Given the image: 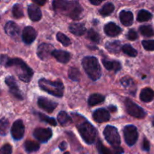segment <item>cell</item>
<instances>
[{"instance_id": "cell-4", "label": "cell", "mask_w": 154, "mask_h": 154, "mask_svg": "<svg viewBox=\"0 0 154 154\" xmlns=\"http://www.w3.org/2000/svg\"><path fill=\"white\" fill-rule=\"evenodd\" d=\"M82 66L89 78L97 81L102 75V69L97 59L94 57H86L82 60Z\"/></svg>"}, {"instance_id": "cell-24", "label": "cell", "mask_w": 154, "mask_h": 154, "mask_svg": "<svg viewBox=\"0 0 154 154\" xmlns=\"http://www.w3.org/2000/svg\"><path fill=\"white\" fill-rule=\"evenodd\" d=\"M154 99V91L152 89L144 88L140 93V99L144 102H150Z\"/></svg>"}, {"instance_id": "cell-10", "label": "cell", "mask_w": 154, "mask_h": 154, "mask_svg": "<svg viewBox=\"0 0 154 154\" xmlns=\"http://www.w3.org/2000/svg\"><path fill=\"white\" fill-rule=\"evenodd\" d=\"M5 84L9 88V92L11 94L15 97L16 99H20V100H23V97L21 91L20 90L19 87H17V84L15 80V78L13 76H8L5 78Z\"/></svg>"}, {"instance_id": "cell-39", "label": "cell", "mask_w": 154, "mask_h": 154, "mask_svg": "<svg viewBox=\"0 0 154 154\" xmlns=\"http://www.w3.org/2000/svg\"><path fill=\"white\" fill-rule=\"evenodd\" d=\"M120 82H121L122 85L126 88H129V87H132L134 86L133 80L129 77H124L122 78Z\"/></svg>"}, {"instance_id": "cell-16", "label": "cell", "mask_w": 154, "mask_h": 154, "mask_svg": "<svg viewBox=\"0 0 154 154\" xmlns=\"http://www.w3.org/2000/svg\"><path fill=\"white\" fill-rule=\"evenodd\" d=\"M104 31L107 35L110 36V37H115L121 33L122 29L115 23L110 22L105 24L104 26Z\"/></svg>"}, {"instance_id": "cell-28", "label": "cell", "mask_w": 154, "mask_h": 154, "mask_svg": "<svg viewBox=\"0 0 154 154\" xmlns=\"http://www.w3.org/2000/svg\"><path fill=\"white\" fill-rule=\"evenodd\" d=\"M24 147L27 153H32V152L37 151L40 147V144L31 140H27L24 144Z\"/></svg>"}, {"instance_id": "cell-35", "label": "cell", "mask_w": 154, "mask_h": 154, "mask_svg": "<svg viewBox=\"0 0 154 154\" xmlns=\"http://www.w3.org/2000/svg\"><path fill=\"white\" fill-rule=\"evenodd\" d=\"M12 14L15 18H20L23 17V6L20 4H15L12 8Z\"/></svg>"}, {"instance_id": "cell-47", "label": "cell", "mask_w": 154, "mask_h": 154, "mask_svg": "<svg viewBox=\"0 0 154 154\" xmlns=\"http://www.w3.org/2000/svg\"><path fill=\"white\" fill-rule=\"evenodd\" d=\"M90 3H91L92 5H98L102 3V1H94V0H90Z\"/></svg>"}, {"instance_id": "cell-14", "label": "cell", "mask_w": 154, "mask_h": 154, "mask_svg": "<svg viewBox=\"0 0 154 154\" xmlns=\"http://www.w3.org/2000/svg\"><path fill=\"white\" fill-rule=\"evenodd\" d=\"M37 37V32L33 27L26 26L23 30L22 38L23 41L26 45H30L35 40Z\"/></svg>"}, {"instance_id": "cell-6", "label": "cell", "mask_w": 154, "mask_h": 154, "mask_svg": "<svg viewBox=\"0 0 154 154\" xmlns=\"http://www.w3.org/2000/svg\"><path fill=\"white\" fill-rule=\"evenodd\" d=\"M104 136L106 141L114 147H120L121 143L120 136L118 130L116 127L112 126H107L104 129Z\"/></svg>"}, {"instance_id": "cell-37", "label": "cell", "mask_w": 154, "mask_h": 154, "mask_svg": "<svg viewBox=\"0 0 154 154\" xmlns=\"http://www.w3.org/2000/svg\"><path fill=\"white\" fill-rule=\"evenodd\" d=\"M9 128V122L7 119L2 118L0 120V133L2 135H5L8 133Z\"/></svg>"}, {"instance_id": "cell-40", "label": "cell", "mask_w": 154, "mask_h": 154, "mask_svg": "<svg viewBox=\"0 0 154 154\" xmlns=\"http://www.w3.org/2000/svg\"><path fill=\"white\" fill-rule=\"evenodd\" d=\"M142 45L146 51H154V40H144L142 42Z\"/></svg>"}, {"instance_id": "cell-31", "label": "cell", "mask_w": 154, "mask_h": 154, "mask_svg": "<svg viewBox=\"0 0 154 154\" xmlns=\"http://www.w3.org/2000/svg\"><path fill=\"white\" fill-rule=\"evenodd\" d=\"M139 31L141 34L145 37H151L154 35L153 27L150 25L141 26L139 28Z\"/></svg>"}, {"instance_id": "cell-17", "label": "cell", "mask_w": 154, "mask_h": 154, "mask_svg": "<svg viewBox=\"0 0 154 154\" xmlns=\"http://www.w3.org/2000/svg\"><path fill=\"white\" fill-rule=\"evenodd\" d=\"M28 14L30 20L32 21L40 20L42 17L40 8L35 4H31L28 6Z\"/></svg>"}, {"instance_id": "cell-11", "label": "cell", "mask_w": 154, "mask_h": 154, "mask_svg": "<svg viewBox=\"0 0 154 154\" xmlns=\"http://www.w3.org/2000/svg\"><path fill=\"white\" fill-rule=\"evenodd\" d=\"M52 135V130L49 128H37L33 132L35 138L42 143L48 142L51 138Z\"/></svg>"}, {"instance_id": "cell-26", "label": "cell", "mask_w": 154, "mask_h": 154, "mask_svg": "<svg viewBox=\"0 0 154 154\" xmlns=\"http://www.w3.org/2000/svg\"><path fill=\"white\" fill-rule=\"evenodd\" d=\"M57 120H58L60 124L63 126H68L72 122L70 116L66 111H60L57 115Z\"/></svg>"}, {"instance_id": "cell-12", "label": "cell", "mask_w": 154, "mask_h": 154, "mask_svg": "<svg viewBox=\"0 0 154 154\" xmlns=\"http://www.w3.org/2000/svg\"><path fill=\"white\" fill-rule=\"evenodd\" d=\"M25 132V126L21 120H17L12 125L11 133L13 138L16 141L21 140L24 135Z\"/></svg>"}, {"instance_id": "cell-1", "label": "cell", "mask_w": 154, "mask_h": 154, "mask_svg": "<svg viewBox=\"0 0 154 154\" xmlns=\"http://www.w3.org/2000/svg\"><path fill=\"white\" fill-rule=\"evenodd\" d=\"M2 65L5 67H13L18 78L23 82H29L33 76V71L26 63L20 58H8L7 56L2 55Z\"/></svg>"}, {"instance_id": "cell-49", "label": "cell", "mask_w": 154, "mask_h": 154, "mask_svg": "<svg viewBox=\"0 0 154 154\" xmlns=\"http://www.w3.org/2000/svg\"><path fill=\"white\" fill-rule=\"evenodd\" d=\"M64 154H70V153H69V152H66Z\"/></svg>"}, {"instance_id": "cell-21", "label": "cell", "mask_w": 154, "mask_h": 154, "mask_svg": "<svg viewBox=\"0 0 154 154\" xmlns=\"http://www.w3.org/2000/svg\"><path fill=\"white\" fill-rule=\"evenodd\" d=\"M98 150L100 154H122L123 153V149L122 147H114L109 149L104 146L101 141L98 142Z\"/></svg>"}, {"instance_id": "cell-25", "label": "cell", "mask_w": 154, "mask_h": 154, "mask_svg": "<svg viewBox=\"0 0 154 154\" xmlns=\"http://www.w3.org/2000/svg\"><path fill=\"white\" fill-rule=\"evenodd\" d=\"M105 48L112 54H118L122 49L121 43L120 41H114V42H108L105 44Z\"/></svg>"}, {"instance_id": "cell-7", "label": "cell", "mask_w": 154, "mask_h": 154, "mask_svg": "<svg viewBox=\"0 0 154 154\" xmlns=\"http://www.w3.org/2000/svg\"><path fill=\"white\" fill-rule=\"evenodd\" d=\"M125 106L126 111L129 115L138 119H143L146 117V112L141 107L135 104L130 99H126L125 100Z\"/></svg>"}, {"instance_id": "cell-18", "label": "cell", "mask_w": 154, "mask_h": 154, "mask_svg": "<svg viewBox=\"0 0 154 154\" xmlns=\"http://www.w3.org/2000/svg\"><path fill=\"white\" fill-rule=\"evenodd\" d=\"M5 31L8 35L14 38L17 37L20 34L19 26L13 21H8L6 23L5 26Z\"/></svg>"}, {"instance_id": "cell-5", "label": "cell", "mask_w": 154, "mask_h": 154, "mask_svg": "<svg viewBox=\"0 0 154 154\" xmlns=\"http://www.w3.org/2000/svg\"><path fill=\"white\" fill-rule=\"evenodd\" d=\"M38 85L39 87L46 93L57 98L63 97L64 85L60 80L52 81L45 78H41L38 81Z\"/></svg>"}, {"instance_id": "cell-41", "label": "cell", "mask_w": 154, "mask_h": 154, "mask_svg": "<svg viewBox=\"0 0 154 154\" xmlns=\"http://www.w3.org/2000/svg\"><path fill=\"white\" fill-rule=\"evenodd\" d=\"M12 153V147L11 144H5L2 146L1 148L2 154H11Z\"/></svg>"}, {"instance_id": "cell-34", "label": "cell", "mask_w": 154, "mask_h": 154, "mask_svg": "<svg viewBox=\"0 0 154 154\" xmlns=\"http://www.w3.org/2000/svg\"><path fill=\"white\" fill-rule=\"evenodd\" d=\"M122 51L124 54H127L129 57H135L138 55V52H137L136 50L133 48L132 46H131L130 45H124L122 47Z\"/></svg>"}, {"instance_id": "cell-20", "label": "cell", "mask_w": 154, "mask_h": 154, "mask_svg": "<svg viewBox=\"0 0 154 154\" xmlns=\"http://www.w3.org/2000/svg\"><path fill=\"white\" fill-rule=\"evenodd\" d=\"M120 22L122 23L125 26H129L133 23L134 16L133 14L129 11H122L120 13Z\"/></svg>"}, {"instance_id": "cell-29", "label": "cell", "mask_w": 154, "mask_h": 154, "mask_svg": "<svg viewBox=\"0 0 154 154\" xmlns=\"http://www.w3.org/2000/svg\"><path fill=\"white\" fill-rule=\"evenodd\" d=\"M114 5L111 2H107L103 5V7L100 9V14L104 17H106L112 14L114 11Z\"/></svg>"}, {"instance_id": "cell-30", "label": "cell", "mask_w": 154, "mask_h": 154, "mask_svg": "<svg viewBox=\"0 0 154 154\" xmlns=\"http://www.w3.org/2000/svg\"><path fill=\"white\" fill-rule=\"evenodd\" d=\"M153 15L150 12H149L147 10H141L138 14L137 20L139 22H145V21L150 20L152 18Z\"/></svg>"}, {"instance_id": "cell-27", "label": "cell", "mask_w": 154, "mask_h": 154, "mask_svg": "<svg viewBox=\"0 0 154 154\" xmlns=\"http://www.w3.org/2000/svg\"><path fill=\"white\" fill-rule=\"evenodd\" d=\"M105 101V96L99 93H94L90 95L88 99V104L90 106H95L96 105L102 103Z\"/></svg>"}, {"instance_id": "cell-38", "label": "cell", "mask_w": 154, "mask_h": 154, "mask_svg": "<svg viewBox=\"0 0 154 154\" xmlns=\"http://www.w3.org/2000/svg\"><path fill=\"white\" fill-rule=\"evenodd\" d=\"M38 115L39 118H40L42 121L48 123V124L51 125V126H57V121H56L54 118L48 117V116L42 114V113H38Z\"/></svg>"}, {"instance_id": "cell-3", "label": "cell", "mask_w": 154, "mask_h": 154, "mask_svg": "<svg viewBox=\"0 0 154 154\" xmlns=\"http://www.w3.org/2000/svg\"><path fill=\"white\" fill-rule=\"evenodd\" d=\"M76 125L80 135L82 137L84 141L87 144H93L97 135L96 128L84 118L82 119V120H76Z\"/></svg>"}, {"instance_id": "cell-46", "label": "cell", "mask_w": 154, "mask_h": 154, "mask_svg": "<svg viewBox=\"0 0 154 154\" xmlns=\"http://www.w3.org/2000/svg\"><path fill=\"white\" fill-rule=\"evenodd\" d=\"M108 110L111 111V112H114V111H117V108L115 106H114V105H110L108 107Z\"/></svg>"}, {"instance_id": "cell-15", "label": "cell", "mask_w": 154, "mask_h": 154, "mask_svg": "<svg viewBox=\"0 0 154 154\" xmlns=\"http://www.w3.org/2000/svg\"><path fill=\"white\" fill-rule=\"evenodd\" d=\"M93 117L94 120L97 123H105L108 122L110 120V114L108 110L105 108H99L94 111L93 114Z\"/></svg>"}, {"instance_id": "cell-45", "label": "cell", "mask_w": 154, "mask_h": 154, "mask_svg": "<svg viewBox=\"0 0 154 154\" xmlns=\"http://www.w3.org/2000/svg\"><path fill=\"white\" fill-rule=\"evenodd\" d=\"M33 2L35 3V5H45V3H46V1H38V0H36V1H33Z\"/></svg>"}, {"instance_id": "cell-19", "label": "cell", "mask_w": 154, "mask_h": 154, "mask_svg": "<svg viewBox=\"0 0 154 154\" xmlns=\"http://www.w3.org/2000/svg\"><path fill=\"white\" fill-rule=\"evenodd\" d=\"M52 56L57 59L58 62L61 63H67L71 60L70 53L61 50H55L53 52Z\"/></svg>"}, {"instance_id": "cell-2", "label": "cell", "mask_w": 154, "mask_h": 154, "mask_svg": "<svg viewBox=\"0 0 154 154\" xmlns=\"http://www.w3.org/2000/svg\"><path fill=\"white\" fill-rule=\"evenodd\" d=\"M53 8L57 13L69 17L75 20H80L83 16V8L78 1L55 0L53 2Z\"/></svg>"}, {"instance_id": "cell-9", "label": "cell", "mask_w": 154, "mask_h": 154, "mask_svg": "<svg viewBox=\"0 0 154 154\" xmlns=\"http://www.w3.org/2000/svg\"><path fill=\"white\" fill-rule=\"evenodd\" d=\"M54 51L55 49L52 45L48 43H42L38 47L37 55L40 60L45 61L51 58Z\"/></svg>"}, {"instance_id": "cell-36", "label": "cell", "mask_w": 154, "mask_h": 154, "mask_svg": "<svg viewBox=\"0 0 154 154\" xmlns=\"http://www.w3.org/2000/svg\"><path fill=\"white\" fill-rule=\"evenodd\" d=\"M57 38L63 46L68 47L71 45V40L68 36L62 32H58L57 35Z\"/></svg>"}, {"instance_id": "cell-32", "label": "cell", "mask_w": 154, "mask_h": 154, "mask_svg": "<svg viewBox=\"0 0 154 154\" xmlns=\"http://www.w3.org/2000/svg\"><path fill=\"white\" fill-rule=\"evenodd\" d=\"M68 75H69V78L71 80H72L73 81H80V78H81V72H80V71L77 68L71 67L69 69Z\"/></svg>"}, {"instance_id": "cell-23", "label": "cell", "mask_w": 154, "mask_h": 154, "mask_svg": "<svg viewBox=\"0 0 154 154\" xmlns=\"http://www.w3.org/2000/svg\"><path fill=\"white\" fill-rule=\"evenodd\" d=\"M69 29L70 32L76 36H81L86 32V28L83 23H71Z\"/></svg>"}, {"instance_id": "cell-8", "label": "cell", "mask_w": 154, "mask_h": 154, "mask_svg": "<svg viewBox=\"0 0 154 154\" xmlns=\"http://www.w3.org/2000/svg\"><path fill=\"white\" fill-rule=\"evenodd\" d=\"M123 135L126 144L132 147L136 143L138 138V132L137 128L133 125H128L123 129Z\"/></svg>"}, {"instance_id": "cell-42", "label": "cell", "mask_w": 154, "mask_h": 154, "mask_svg": "<svg viewBox=\"0 0 154 154\" xmlns=\"http://www.w3.org/2000/svg\"><path fill=\"white\" fill-rule=\"evenodd\" d=\"M127 38L130 41H135L138 38V33L134 29H129L127 33Z\"/></svg>"}, {"instance_id": "cell-48", "label": "cell", "mask_w": 154, "mask_h": 154, "mask_svg": "<svg viewBox=\"0 0 154 154\" xmlns=\"http://www.w3.org/2000/svg\"><path fill=\"white\" fill-rule=\"evenodd\" d=\"M152 124H153V126H154V115H153V118H152Z\"/></svg>"}, {"instance_id": "cell-13", "label": "cell", "mask_w": 154, "mask_h": 154, "mask_svg": "<svg viewBox=\"0 0 154 154\" xmlns=\"http://www.w3.org/2000/svg\"><path fill=\"white\" fill-rule=\"evenodd\" d=\"M38 105L46 112L52 113L57 108V103L45 97H39L38 99Z\"/></svg>"}, {"instance_id": "cell-43", "label": "cell", "mask_w": 154, "mask_h": 154, "mask_svg": "<svg viewBox=\"0 0 154 154\" xmlns=\"http://www.w3.org/2000/svg\"><path fill=\"white\" fill-rule=\"evenodd\" d=\"M150 142H149L148 140L146 138H144L143 140V144H142V149L145 151H149L150 150Z\"/></svg>"}, {"instance_id": "cell-44", "label": "cell", "mask_w": 154, "mask_h": 154, "mask_svg": "<svg viewBox=\"0 0 154 154\" xmlns=\"http://www.w3.org/2000/svg\"><path fill=\"white\" fill-rule=\"evenodd\" d=\"M60 149L61 150H65L66 148H67V143L66 141H63L60 144V146H59Z\"/></svg>"}, {"instance_id": "cell-33", "label": "cell", "mask_w": 154, "mask_h": 154, "mask_svg": "<svg viewBox=\"0 0 154 154\" xmlns=\"http://www.w3.org/2000/svg\"><path fill=\"white\" fill-rule=\"evenodd\" d=\"M87 38L90 39V41H92L94 43H99L100 42V35H99V33L95 31L93 29H90V30H88L87 32Z\"/></svg>"}, {"instance_id": "cell-22", "label": "cell", "mask_w": 154, "mask_h": 154, "mask_svg": "<svg viewBox=\"0 0 154 154\" xmlns=\"http://www.w3.org/2000/svg\"><path fill=\"white\" fill-rule=\"evenodd\" d=\"M102 63H103L104 66H105V68L107 70L114 71L115 73L121 69V64H120V62L117 61V60L110 61V60L103 59L102 60Z\"/></svg>"}]
</instances>
